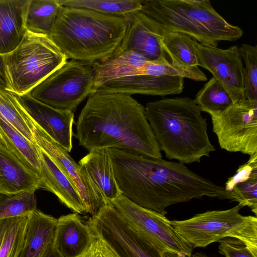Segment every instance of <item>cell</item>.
I'll use <instances>...</instances> for the list:
<instances>
[{
  "instance_id": "e0dca14e",
  "label": "cell",
  "mask_w": 257,
  "mask_h": 257,
  "mask_svg": "<svg viewBox=\"0 0 257 257\" xmlns=\"http://www.w3.org/2000/svg\"><path fill=\"white\" fill-rule=\"evenodd\" d=\"M95 238L87 223L74 212L57 218L52 247L61 257H82Z\"/></svg>"
},
{
  "instance_id": "e575fe53",
  "label": "cell",
  "mask_w": 257,
  "mask_h": 257,
  "mask_svg": "<svg viewBox=\"0 0 257 257\" xmlns=\"http://www.w3.org/2000/svg\"><path fill=\"white\" fill-rule=\"evenodd\" d=\"M219 242L218 252L225 257H257V255L238 240L226 238Z\"/></svg>"
},
{
  "instance_id": "7402d4cb",
  "label": "cell",
  "mask_w": 257,
  "mask_h": 257,
  "mask_svg": "<svg viewBox=\"0 0 257 257\" xmlns=\"http://www.w3.org/2000/svg\"><path fill=\"white\" fill-rule=\"evenodd\" d=\"M57 220L38 209L29 215L19 257H41L53 243Z\"/></svg>"
},
{
  "instance_id": "74e56055",
  "label": "cell",
  "mask_w": 257,
  "mask_h": 257,
  "mask_svg": "<svg viewBox=\"0 0 257 257\" xmlns=\"http://www.w3.org/2000/svg\"><path fill=\"white\" fill-rule=\"evenodd\" d=\"M0 90L12 92L8 80L4 55L0 54Z\"/></svg>"
},
{
  "instance_id": "83f0119b",
  "label": "cell",
  "mask_w": 257,
  "mask_h": 257,
  "mask_svg": "<svg viewBox=\"0 0 257 257\" xmlns=\"http://www.w3.org/2000/svg\"><path fill=\"white\" fill-rule=\"evenodd\" d=\"M27 217L0 220V257H19L23 246Z\"/></svg>"
},
{
  "instance_id": "f1b7e54d",
  "label": "cell",
  "mask_w": 257,
  "mask_h": 257,
  "mask_svg": "<svg viewBox=\"0 0 257 257\" xmlns=\"http://www.w3.org/2000/svg\"><path fill=\"white\" fill-rule=\"evenodd\" d=\"M194 41L190 37L180 33H164L162 45L172 63L198 67L199 62Z\"/></svg>"
},
{
  "instance_id": "6da1fadb",
  "label": "cell",
  "mask_w": 257,
  "mask_h": 257,
  "mask_svg": "<svg viewBox=\"0 0 257 257\" xmlns=\"http://www.w3.org/2000/svg\"><path fill=\"white\" fill-rule=\"evenodd\" d=\"M106 150L121 194L141 207L165 215L170 205L203 197L243 205L233 191L195 173L183 164L131 151Z\"/></svg>"
},
{
  "instance_id": "cb8c5ba5",
  "label": "cell",
  "mask_w": 257,
  "mask_h": 257,
  "mask_svg": "<svg viewBox=\"0 0 257 257\" xmlns=\"http://www.w3.org/2000/svg\"><path fill=\"white\" fill-rule=\"evenodd\" d=\"M62 7L58 0H29L25 18L27 31L48 36Z\"/></svg>"
},
{
  "instance_id": "4dcf8cb0",
  "label": "cell",
  "mask_w": 257,
  "mask_h": 257,
  "mask_svg": "<svg viewBox=\"0 0 257 257\" xmlns=\"http://www.w3.org/2000/svg\"><path fill=\"white\" fill-rule=\"evenodd\" d=\"M36 189L11 194H0V220L28 217L37 208Z\"/></svg>"
},
{
  "instance_id": "9c48e42d",
  "label": "cell",
  "mask_w": 257,
  "mask_h": 257,
  "mask_svg": "<svg viewBox=\"0 0 257 257\" xmlns=\"http://www.w3.org/2000/svg\"><path fill=\"white\" fill-rule=\"evenodd\" d=\"M111 204L126 223L163 253L172 252L191 257L193 247L175 231L165 215L141 207L120 194Z\"/></svg>"
},
{
  "instance_id": "f546056e",
  "label": "cell",
  "mask_w": 257,
  "mask_h": 257,
  "mask_svg": "<svg viewBox=\"0 0 257 257\" xmlns=\"http://www.w3.org/2000/svg\"><path fill=\"white\" fill-rule=\"evenodd\" d=\"M194 100L202 111L210 116L223 112L234 103L226 89L214 77L198 92Z\"/></svg>"
},
{
  "instance_id": "ac0fdd59",
  "label": "cell",
  "mask_w": 257,
  "mask_h": 257,
  "mask_svg": "<svg viewBox=\"0 0 257 257\" xmlns=\"http://www.w3.org/2000/svg\"><path fill=\"white\" fill-rule=\"evenodd\" d=\"M41 189L53 193L59 201L75 213H86L81 198L71 180L55 162L39 147Z\"/></svg>"
},
{
  "instance_id": "5bb4252c",
  "label": "cell",
  "mask_w": 257,
  "mask_h": 257,
  "mask_svg": "<svg viewBox=\"0 0 257 257\" xmlns=\"http://www.w3.org/2000/svg\"><path fill=\"white\" fill-rule=\"evenodd\" d=\"M125 19L126 28L119 49L136 52L148 61L172 63L162 45L164 32L153 20L141 11Z\"/></svg>"
},
{
  "instance_id": "8992f818",
  "label": "cell",
  "mask_w": 257,
  "mask_h": 257,
  "mask_svg": "<svg viewBox=\"0 0 257 257\" xmlns=\"http://www.w3.org/2000/svg\"><path fill=\"white\" fill-rule=\"evenodd\" d=\"M242 207L238 204L226 210L207 211L170 222L177 233L193 248L232 238L257 255V218L241 215L239 210Z\"/></svg>"
},
{
  "instance_id": "52a82bcc",
  "label": "cell",
  "mask_w": 257,
  "mask_h": 257,
  "mask_svg": "<svg viewBox=\"0 0 257 257\" xmlns=\"http://www.w3.org/2000/svg\"><path fill=\"white\" fill-rule=\"evenodd\" d=\"M4 57L12 92L19 95L28 93L68 60L48 36L27 31Z\"/></svg>"
},
{
  "instance_id": "9a60e30c",
  "label": "cell",
  "mask_w": 257,
  "mask_h": 257,
  "mask_svg": "<svg viewBox=\"0 0 257 257\" xmlns=\"http://www.w3.org/2000/svg\"><path fill=\"white\" fill-rule=\"evenodd\" d=\"M13 94L32 120L68 153L70 152L72 148L74 112L48 105L34 99L29 93Z\"/></svg>"
},
{
  "instance_id": "836d02e7",
  "label": "cell",
  "mask_w": 257,
  "mask_h": 257,
  "mask_svg": "<svg viewBox=\"0 0 257 257\" xmlns=\"http://www.w3.org/2000/svg\"><path fill=\"white\" fill-rule=\"evenodd\" d=\"M232 191L241 199L243 206L251 209L257 214V168H254L246 179L237 183Z\"/></svg>"
},
{
  "instance_id": "d4e9b609",
  "label": "cell",
  "mask_w": 257,
  "mask_h": 257,
  "mask_svg": "<svg viewBox=\"0 0 257 257\" xmlns=\"http://www.w3.org/2000/svg\"><path fill=\"white\" fill-rule=\"evenodd\" d=\"M0 141L23 164L38 173L40 158L37 145L27 140L1 118Z\"/></svg>"
},
{
  "instance_id": "8fae6325",
  "label": "cell",
  "mask_w": 257,
  "mask_h": 257,
  "mask_svg": "<svg viewBox=\"0 0 257 257\" xmlns=\"http://www.w3.org/2000/svg\"><path fill=\"white\" fill-rule=\"evenodd\" d=\"M86 223L119 257H163L160 249L126 223L111 203L104 205Z\"/></svg>"
},
{
  "instance_id": "4fadbf2b",
  "label": "cell",
  "mask_w": 257,
  "mask_h": 257,
  "mask_svg": "<svg viewBox=\"0 0 257 257\" xmlns=\"http://www.w3.org/2000/svg\"><path fill=\"white\" fill-rule=\"evenodd\" d=\"M33 123L37 146L55 162L74 184L80 194L86 213L91 216L95 215L105 204L89 177L66 150L39 125Z\"/></svg>"
},
{
  "instance_id": "8d00e7d4",
  "label": "cell",
  "mask_w": 257,
  "mask_h": 257,
  "mask_svg": "<svg viewBox=\"0 0 257 257\" xmlns=\"http://www.w3.org/2000/svg\"><path fill=\"white\" fill-rule=\"evenodd\" d=\"M82 257L119 256L102 239L95 236V238L91 246Z\"/></svg>"
},
{
  "instance_id": "4316f807",
  "label": "cell",
  "mask_w": 257,
  "mask_h": 257,
  "mask_svg": "<svg viewBox=\"0 0 257 257\" xmlns=\"http://www.w3.org/2000/svg\"><path fill=\"white\" fill-rule=\"evenodd\" d=\"M65 7L87 9L110 16L126 18L141 11L143 1L140 0H58Z\"/></svg>"
},
{
  "instance_id": "7c38bea8",
  "label": "cell",
  "mask_w": 257,
  "mask_h": 257,
  "mask_svg": "<svg viewBox=\"0 0 257 257\" xmlns=\"http://www.w3.org/2000/svg\"><path fill=\"white\" fill-rule=\"evenodd\" d=\"M199 66L210 72L226 89L233 103L245 98L244 66L237 45L227 49L218 48L194 41Z\"/></svg>"
},
{
  "instance_id": "603a6c76",
  "label": "cell",
  "mask_w": 257,
  "mask_h": 257,
  "mask_svg": "<svg viewBox=\"0 0 257 257\" xmlns=\"http://www.w3.org/2000/svg\"><path fill=\"white\" fill-rule=\"evenodd\" d=\"M147 60L142 55L118 48L108 58L94 63L92 94L104 83L120 77L138 75Z\"/></svg>"
},
{
  "instance_id": "3957f363",
  "label": "cell",
  "mask_w": 257,
  "mask_h": 257,
  "mask_svg": "<svg viewBox=\"0 0 257 257\" xmlns=\"http://www.w3.org/2000/svg\"><path fill=\"white\" fill-rule=\"evenodd\" d=\"M145 108L160 149L169 159L183 164L199 163L215 150L206 119L194 99L164 98L148 103Z\"/></svg>"
},
{
  "instance_id": "1f68e13d",
  "label": "cell",
  "mask_w": 257,
  "mask_h": 257,
  "mask_svg": "<svg viewBox=\"0 0 257 257\" xmlns=\"http://www.w3.org/2000/svg\"><path fill=\"white\" fill-rule=\"evenodd\" d=\"M139 75L165 76L187 78L195 81H204L207 78L198 66L192 67L177 63L146 61Z\"/></svg>"
},
{
  "instance_id": "ffe728a7",
  "label": "cell",
  "mask_w": 257,
  "mask_h": 257,
  "mask_svg": "<svg viewBox=\"0 0 257 257\" xmlns=\"http://www.w3.org/2000/svg\"><path fill=\"white\" fill-rule=\"evenodd\" d=\"M41 189L38 173L18 160L0 141V194Z\"/></svg>"
},
{
  "instance_id": "ba28073f",
  "label": "cell",
  "mask_w": 257,
  "mask_h": 257,
  "mask_svg": "<svg viewBox=\"0 0 257 257\" xmlns=\"http://www.w3.org/2000/svg\"><path fill=\"white\" fill-rule=\"evenodd\" d=\"M95 62L66 61L28 93L34 99L53 107L74 111L92 94Z\"/></svg>"
},
{
  "instance_id": "ab89813d",
  "label": "cell",
  "mask_w": 257,
  "mask_h": 257,
  "mask_svg": "<svg viewBox=\"0 0 257 257\" xmlns=\"http://www.w3.org/2000/svg\"><path fill=\"white\" fill-rule=\"evenodd\" d=\"M191 257H209L206 254L203 252H198L192 254Z\"/></svg>"
},
{
  "instance_id": "d590c367",
  "label": "cell",
  "mask_w": 257,
  "mask_h": 257,
  "mask_svg": "<svg viewBox=\"0 0 257 257\" xmlns=\"http://www.w3.org/2000/svg\"><path fill=\"white\" fill-rule=\"evenodd\" d=\"M257 168V154L250 156L248 162L240 166L236 174L231 178H228L225 183V188L227 191H232L234 186L248 177L251 171Z\"/></svg>"
},
{
  "instance_id": "484cf974",
  "label": "cell",
  "mask_w": 257,
  "mask_h": 257,
  "mask_svg": "<svg viewBox=\"0 0 257 257\" xmlns=\"http://www.w3.org/2000/svg\"><path fill=\"white\" fill-rule=\"evenodd\" d=\"M0 118L36 144L34 123L13 92L0 90Z\"/></svg>"
},
{
  "instance_id": "2e32d148",
  "label": "cell",
  "mask_w": 257,
  "mask_h": 257,
  "mask_svg": "<svg viewBox=\"0 0 257 257\" xmlns=\"http://www.w3.org/2000/svg\"><path fill=\"white\" fill-rule=\"evenodd\" d=\"M184 79L179 77L148 75L125 76L104 83L95 92L129 95L134 94L159 96L176 94L183 91Z\"/></svg>"
},
{
  "instance_id": "d6986e66",
  "label": "cell",
  "mask_w": 257,
  "mask_h": 257,
  "mask_svg": "<svg viewBox=\"0 0 257 257\" xmlns=\"http://www.w3.org/2000/svg\"><path fill=\"white\" fill-rule=\"evenodd\" d=\"M78 164L93 183L105 205L111 203L122 194L106 149L90 150Z\"/></svg>"
},
{
  "instance_id": "60d3db41",
  "label": "cell",
  "mask_w": 257,
  "mask_h": 257,
  "mask_svg": "<svg viewBox=\"0 0 257 257\" xmlns=\"http://www.w3.org/2000/svg\"><path fill=\"white\" fill-rule=\"evenodd\" d=\"M163 257H180L176 253L172 252H167L163 253Z\"/></svg>"
},
{
  "instance_id": "d6a6232c",
  "label": "cell",
  "mask_w": 257,
  "mask_h": 257,
  "mask_svg": "<svg viewBox=\"0 0 257 257\" xmlns=\"http://www.w3.org/2000/svg\"><path fill=\"white\" fill-rule=\"evenodd\" d=\"M239 52L245 63L244 95L245 99L257 100V47L242 44Z\"/></svg>"
},
{
  "instance_id": "44dd1931",
  "label": "cell",
  "mask_w": 257,
  "mask_h": 257,
  "mask_svg": "<svg viewBox=\"0 0 257 257\" xmlns=\"http://www.w3.org/2000/svg\"><path fill=\"white\" fill-rule=\"evenodd\" d=\"M29 1L0 0V54L12 52L24 37Z\"/></svg>"
},
{
  "instance_id": "30bf717a",
  "label": "cell",
  "mask_w": 257,
  "mask_h": 257,
  "mask_svg": "<svg viewBox=\"0 0 257 257\" xmlns=\"http://www.w3.org/2000/svg\"><path fill=\"white\" fill-rule=\"evenodd\" d=\"M211 118L221 149L249 156L257 154V100H239Z\"/></svg>"
},
{
  "instance_id": "f35d334b",
  "label": "cell",
  "mask_w": 257,
  "mask_h": 257,
  "mask_svg": "<svg viewBox=\"0 0 257 257\" xmlns=\"http://www.w3.org/2000/svg\"><path fill=\"white\" fill-rule=\"evenodd\" d=\"M41 257H61L53 248L52 244L45 251Z\"/></svg>"
},
{
  "instance_id": "5b68a950",
  "label": "cell",
  "mask_w": 257,
  "mask_h": 257,
  "mask_svg": "<svg viewBox=\"0 0 257 257\" xmlns=\"http://www.w3.org/2000/svg\"><path fill=\"white\" fill-rule=\"evenodd\" d=\"M141 11L164 33H180L213 47L220 41H235L243 35L241 28L228 23L208 0L145 1Z\"/></svg>"
},
{
  "instance_id": "277c9868",
  "label": "cell",
  "mask_w": 257,
  "mask_h": 257,
  "mask_svg": "<svg viewBox=\"0 0 257 257\" xmlns=\"http://www.w3.org/2000/svg\"><path fill=\"white\" fill-rule=\"evenodd\" d=\"M126 28L124 18L63 6L48 37L67 60L96 62L118 48Z\"/></svg>"
},
{
  "instance_id": "7a4b0ae2",
  "label": "cell",
  "mask_w": 257,
  "mask_h": 257,
  "mask_svg": "<svg viewBox=\"0 0 257 257\" xmlns=\"http://www.w3.org/2000/svg\"><path fill=\"white\" fill-rule=\"evenodd\" d=\"M74 136L89 151L113 148L162 159L145 108L131 95L95 92L76 122Z\"/></svg>"
}]
</instances>
